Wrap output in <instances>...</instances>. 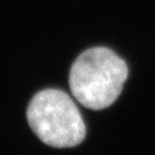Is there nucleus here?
Here are the masks:
<instances>
[{"instance_id": "f257e3e1", "label": "nucleus", "mask_w": 155, "mask_h": 155, "mask_svg": "<svg viewBox=\"0 0 155 155\" xmlns=\"http://www.w3.org/2000/svg\"><path fill=\"white\" fill-rule=\"evenodd\" d=\"M127 66L107 47L84 51L72 63L69 86L84 107L100 110L113 105L127 78Z\"/></svg>"}, {"instance_id": "f03ea898", "label": "nucleus", "mask_w": 155, "mask_h": 155, "mask_svg": "<svg viewBox=\"0 0 155 155\" xmlns=\"http://www.w3.org/2000/svg\"><path fill=\"white\" fill-rule=\"evenodd\" d=\"M27 117L36 136L51 147H75L86 134L78 108L61 90L47 89L38 92L29 104Z\"/></svg>"}]
</instances>
